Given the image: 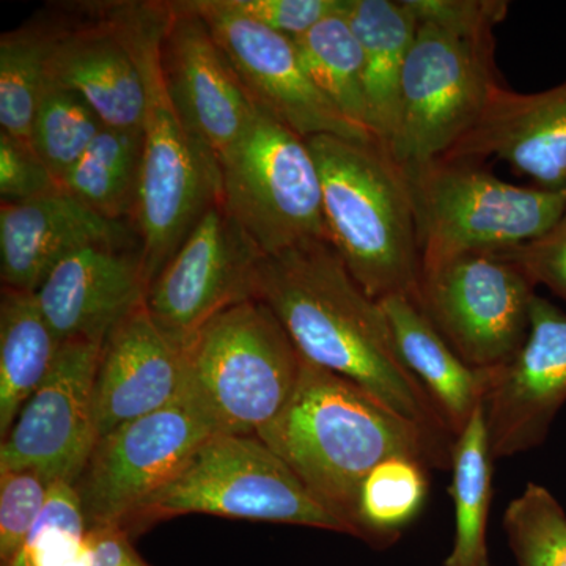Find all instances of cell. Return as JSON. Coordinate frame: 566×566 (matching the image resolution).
Listing matches in <instances>:
<instances>
[{
  "label": "cell",
  "instance_id": "cell-13",
  "mask_svg": "<svg viewBox=\"0 0 566 566\" xmlns=\"http://www.w3.org/2000/svg\"><path fill=\"white\" fill-rule=\"evenodd\" d=\"M210 29L227 62L255 106L304 139L335 136L374 142L346 120L305 73L296 44L227 9L222 0H188ZM376 142V140H375Z\"/></svg>",
  "mask_w": 566,
  "mask_h": 566
},
{
  "label": "cell",
  "instance_id": "cell-28",
  "mask_svg": "<svg viewBox=\"0 0 566 566\" xmlns=\"http://www.w3.org/2000/svg\"><path fill=\"white\" fill-rule=\"evenodd\" d=\"M345 9L318 22L312 31L294 40L305 73L342 115L368 129L364 85V57ZM371 134V133H370ZM374 137V136H371Z\"/></svg>",
  "mask_w": 566,
  "mask_h": 566
},
{
  "label": "cell",
  "instance_id": "cell-32",
  "mask_svg": "<svg viewBox=\"0 0 566 566\" xmlns=\"http://www.w3.org/2000/svg\"><path fill=\"white\" fill-rule=\"evenodd\" d=\"M504 528L517 566H566V512L545 486L528 483L510 502Z\"/></svg>",
  "mask_w": 566,
  "mask_h": 566
},
{
  "label": "cell",
  "instance_id": "cell-38",
  "mask_svg": "<svg viewBox=\"0 0 566 566\" xmlns=\"http://www.w3.org/2000/svg\"><path fill=\"white\" fill-rule=\"evenodd\" d=\"M562 230H566V214H565V218L562 219V222L558 223V226L556 227V230H554V232H562Z\"/></svg>",
  "mask_w": 566,
  "mask_h": 566
},
{
  "label": "cell",
  "instance_id": "cell-21",
  "mask_svg": "<svg viewBox=\"0 0 566 566\" xmlns=\"http://www.w3.org/2000/svg\"><path fill=\"white\" fill-rule=\"evenodd\" d=\"M132 233L137 234L126 222L111 221L63 191L28 202L2 203V286L36 293L71 253L92 244L132 241Z\"/></svg>",
  "mask_w": 566,
  "mask_h": 566
},
{
  "label": "cell",
  "instance_id": "cell-31",
  "mask_svg": "<svg viewBox=\"0 0 566 566\" xmlns=\"http://www.w3.org/2000/svg\"><path fill=\"white\" fill-rule=\"evenodd\" d=\"M0 566H88V524L74 485L51 483L39 523L20 551Z\"/></svg>",
  "mask_w": 566,
  "mask_h": 566
},
{
  "label": "cell",
  "instance_id": "cell-24",
  "mask_svg": "<svg viewBox=\"0 0 566 566\" xmlns=\"http://www.w3.org/2000/svg\"><path fill=\"white\" fill-rule=\"evenodd\" d=\"M62 342L35 293L2 286L0 294V436L9 433L29 398L50 376Z\"/></svg>",
  "mask_w": 566,
  "mask_h": 566
},
{
  "label": "cell",
  "instance_id": "cell-19",
  "mask_svg": "<svg viewBox=\"0 0 566 566\" xmlns=\"http://www.w3.org/2000/svg\"><path fill=\"white\" fill-rule=\"evenodd\" d=\"M181 387L182 348L144 303L111 331L102 346L93 386L98 439L172 405Z\"/></svg>",
  "mask_w": 566,
  "mask_h": 566
},
{
  "label": "cell",
  "instance_id": "cell-30",
  "mask_svg": "<svg viewBox=\"0 0 566 566\" xmlns=\"http://www.w3.org/2000/svg\"><path fill=\"white\" fill-rule=\"evenodd\" d=\"M104 126L80 93L44 81L33 118L31 145L61 185Z\"/></svg>",
  "mask_w": 566,
  "mask_h": 566
},
{
  "label": "cell",
  "instance_id": "cell-26",
  "mask_svg": "<svg viewBox=\"0 0 566 566\" xmlns=\"http://www.w3.org/2000/svg\"><path fill=\"white\" fill-rule=\"evenodd\" d=\"M493 461L480 406L453 444L450 495L455 505V539L444 566H491L488 520L493 501Z\"/></svg>",
  "mask_w": 566,
  "mask_h": 566
},
{
  "label": "cell",
  "instance_id": "cell-10",
  "mask_svg": "<svg viewBox=\"0 0 566 566\" xmlns=\"http://www.w3.org/2000/svg\"><path fill=\"white\" fill-rule=\"evenodd\" d=\"M535 289L497 253H469L422 271L417 304L465 364L495 370L526 342Z\"/></svg>",
  "mask_w": 566,
  "mask_h": 566
},
{
  "label": "cell",
  "instance_id": "cell-29",
  "mask_svg": "<svg viewBox=\"0 0 566 566\" xmlns=\"http://www.w3.org/2000/svg\"><path fill=\"white\" fill-rule=\"evenodd\" d=\"M48 48L44 18L0 36V132L28 145L46 77Z\"/></svg>",
  "mask_w": 566,
  "mask_h": 566
},
{
  "label": "cell",
  "instance_id": "cell-9",
  "mask_svg": "<svg viewBox=\"0 0 566 566\" xmlns=\"http://www.w3.org/2000/svg\"><path fill=\"white\" fill-rule=\"evenodd\" d=\"M221 203L263 255L327 240L322 178L307 139L255 106L222 156Z\"/></svg>",
  "mask_w": 566,
  "mask_h": 566
},
{
  "label": "cell",
  "instance_id": "cell-3",
  "mask_svg": "<svg viewBox=\"0 0 566 566\" xmlns=\"http://www.w3.org/2000/svg\"><path fill=\"white\" fill-rule=\"evenodd\" d=\"M417 32L401 77L387 151L403 169L444 158L471 132L501 87L494 28L505 0H409Z\"/></svg>",
  "mask_w": 566,
  "mask_h": 566
},
{
  "label": "cell",
  "instance_id": "cell-2",
  "mask_svg": "<svg viewBox=\"0 0 566 566\" xmlns=\"http://www.w3.org/2000/svg\"><path fill=\"white\" fill-rule=\"evenodd\" d=\"M316 501L354 536L365 476L394 457L450 469L452 452L348 379L303 359L292 397L260 431Z\"/></svg>",
  "mask_w": 566,
  "mask_h": 566
},
{
  "label": "cell",
  "instance_id": "cell-7",
  "mask_svg": "<svg viewBox=\"0 0 566 566\" xmlns=\"http://www.w3.org/2000/svg\"><path fill=\"white\" fill-rule=\"evenodd\" d=\"M479 163L436 159L405 169L415 200L422 271L469 253H497L556 230L566 189L516 186Z\"/></svg>",
  "mask_w": 566,
  "mask_h": 566
},
{
  "label": "cell",
  "instance_id": "cell-11",
  "mask_svg": "<svg viewBox=\"0 0 566 566\" xmlns=\"http://www.w3.org/2000/svg\"><path fill=\"white\" fill-rule=\"evenodd\" d=\"M214 431L178 398L98 439L76 488L88 528L125 527Z\"/></svg>",
  "mask_w": 566,
  "mask_h": 566
},
{
  "label": "cell",
  "instance_id": "cell-12",
  "mask_svg": "<svg viewBox=\"0 0 566 566\" xmlns=\"http://www.w3.org/2000/svg\"><path fill=\"white\" fill-rule=\"evenodd\" d=\"M263 252L226 211L212 203L148 286L147 307L177 345L212 316L253 297Z\"/></svg>",
  "mask_w": 566,
  "mask_h": 566
},
{
  "label": "cell",
  "instance_id": "cell-25",
  "mask_svg": "<svg viewBox=\"0 0 566 566\" xmlns=\"http://www.w3.org/2000/svg\"><path fill=\"white\" fill-rule=\"evenodd\" d=\"M142 156V128L104 126L76 166L62 178V191L111 221H133Z\"/></svg>",
  "mask_w": 566,
  "mask_h": 566
},
{
  "label": "cell",
  "instance_id": "cell-35",
  "mask_svg": "<svg viewBox=\"0 0 566 566\" xmlns=\"http://www.w3.org/2000/svg\"><path fill=\"white\" fill-rule=\"evenodd\" d=\"M62 191L54 175L32 145L0 132V199L2 203L28 202Z\"/></svg>",
  "mask_w": 566,
  "mask_h": 566
},
{
  "label": "cell",
  "instance_id": "cell-37",
  "mask_svg": "<svg viewBox=\"0 0 566 566\" xmlns=\"http://www.w3.org/2000/svg\"><path fill=\"white\" fill-rule=\"evenodd\" d=\"M88 566H151L133 546L120 526L88 528Z\"/></svg>",
  "mask_w": 566,
  "mask_h": 566
},
{
  "label": "cell",
  "instance_id": "cell-18",
  "mask_svg": "<svg viewBox=\"0 0 566 566\" xmlns=\"http://www.w3.org/2000/svg\"><path fill=\"white\" fill-rule=\"evenodd\" d=\"M142 245L132 241L87 245L63 259L35 296L62 342L104 344L111 331L147 301Z\"/></svg>",
  "mask_w": 566,
  "mask_h": 566
},
{
  "label": "cell",
  "instance_id": "cell-6",
  "mask_svg": "<svg viewBox=\"0 0 566 566\" xmlns=\"http://www.w3.org/2000/svg\"><path fill=\"white\" fill-rule=\"evenodd\" d=\"M181 348L180 398L214 434H259L292 397L303 364L277 316L259 300L212 316Z\"/></svg>",
  "mask_w": 566,
  "mask_h": 566
},
{
  "label": "cell",
  "instance_id": "cell-4",
  "mask_svg": "<svg viewBox=\"0 0 566 566\" xmlns=\"http://www.w3.org/2000/svg\"><path fill=\"white\" fill-rule=\"evenodd\" d=\"M145 87L144 156L134 230L148 286L212 203L221 202L218 159L197 139L167 88L161 40L169 2H109Z\"/></svg>",
  "mask_w": 566,
  "mask_h": 566
},
{
  "label": "cell",
  "instance_id": "cell-20",
  "mask_svg": "<svg viewBox=\"0 0 566 566\" xmlns=\"http://www.w3.org/2000/svg\"><path fill=\"white\" fill-rule=\"evenodd\" d=\"M509 164L535 186L566 189V81L536 93L495 88L486 109L444 158Z\"/></svg>",
  "mask_w": 566,
  "mask_h": 566
},
{
  "label": "cell",
  "instance_id": "cell-15",
  "mask_svg": "<svg viewBox=\"0 0 566 566\" xmlns=\"http://www.w3.org/2000/svg\"><path fill=\"white\" fill-rule=\"evenodd\" d=\"M566 403V314L536 294L520 352L491 370L483 415L494 460L542 446Z\"/></svg>",
  "mask_w": 566,
  "mask_h": 566
},
{
  "label": "cell",
  "instance_id": "cell-23",
  "mask_svg": "<svg viewBox=\"0 0 566 566\" xmlns=\"http://www.w3.org/2000/svg\"><path fill=\"white\" fill-rule=\"evenodd\" d=\"M346 18L363 51L368 129L387 150L397 126L401 77L419 20L409 0H349Z\"/></svg>",
  "mask_w": 566,
  "mask_h": 566
},
{
  "label": "cell",
  "instance_id": "cell-33",
  "mask_svg": "<svg viewBox=\"0 0 566 566\" xmlns=\"http://www.w3.org/2000/svg\"><path fill=\"white\" fill-rule=\"evenodd\" d=\"M50 491L51 483L33 469H0V565L24 545Z\"/></svg>",
  "mask_w": 566,
  "mask_h": 566
},
{
  "label": "cell",
  "instance_id": "cell-5",
  "mask_svg": "<svg viewBox=\"0 0 566 566\" xmlns=\"http://www.w3.org/2000/svg\"><path fill=\"white\" fill-rule=\"evenodd\" d=\"M322 178L327 240L371 300L419 301L415 200L403 167L378 142L307 139Z\"/></svg>",
  "mask_w": 566,
  "mask_h": 566
},
{
  "label": "cell",
  "instance_id": "cell-8",
  "mask_svg": "<svg viewBox=\"0 0 566 566\" xmlns=\"http://www.w3.org/2000/svg\"><path fill=\"white\" fill-rule=\"evenodd\" d=\"M185 515L292 524L346 534V527L303 485L259 436L216 434L123 527L144 534Z\"/></svg>",
  "mask_w": 566,
  "mask_h": 566
},
{
  "label": "cell",
  "instance_id": "cell-1",
  "mask_svg": "<svg viewBox=\"0 0 566 566\" xmlns=\"http://www.w3.org/2000/svg\"><path fill=\"white\" fill-rule=\"evenodd\" d=\"M253 297L277 316L303 359L374 395L453 452L457 438L401 359L385 308L357 285L329 241L263 255Z\"/></svg>",
  "mask_w": 566,
  "mask_h": 566
},
{
  "label": "cell",
  "instance_id": "cell-14",
  "mask_svg": "<svg viewBox=\"0 0 566 566\" xmlns=\"http://www.w3.org/2000/svg\"><path fill=\"white\" fill-rule=\"evenodd\" d=\"M103 344L63 342L50 376L0 444V469H33L76 485L98 442L93 386Z\"/></svg>",
  "mask_w": 566,
  "mask_h": 566
},
{
  "label": "cell",
  "instance_id": "cell-34",
  "mask_svg": "<svg viewBox=\"0 0 566 566\" xmlns=\"http://www.w3.org/2000/svg\"><path fill=\"white\" fill-rule=\"evenodd\" d=\"M227 9L270 31L297 40L331 14L345 9L346 0H222Z\"/></svg>",
  "mask_w": 566,
  "mask_h": 566
},
{
  "label": "cell",
  "instance_id": "cell-27",
  "mask_svg": "<svg viewBox=\"0 0 566 566\" xmlns=\"http://www.w3.org/2000/svg\"><path fill=\"white\" fill-rule=\"evenodd\" d=\"M430 469L411 457H394L376 465L357 493L354 538L376 549L394 545L422 512L430 488Z\"/></svg>",
  "mask_w": 566,
  "mask_h": 566
},
{
  "label": "cell",
  "instance_id": "cell-16",
  "mask_svg": "<svg viewBox=\"0 0 566 566\" xmlns=\"http://www.w3.org/2000/svg\"><path fill=\"white\" fill-rule=\"evenodd\" d=\"M71 9V18H44L50 33L44 81L80 93L106 126L142 128L144 80L109 2Z\"/></svg>",
  "mask_w": 566,
  "mask_h": 566
},
{
  "label": "cell",
  "instance_id": "cell-17",
  "mask_svg": "<svg viewBox=\"0 0 566 566\" xmlns=\"http://www.w3.org/2000/svg\"><path fill=\"white\" fill-rule=\"evenodd\" d=\"M161 59L175 107L221 163L248 129L255 104L188 0L169 2Z\"/></svg>",
  "mask_w": 566,
  "mask_h": 566
},
{
  "label": "cell",
  "instance_id": "cell-36",
  "mask_svg": "<svg viewBox=\"0 0 566 566\" xmlns=\"http://www.w3.org/2000/svg\"><path fill=\"white\" fill-rule=\"evenodd\" d=\"M497 255L515 263L536 286H546L566 303V230L551 232Z\"/></svg>",
  "mask_w": 566,
  "mask_h": 566
},
{
  "label": "cell",
  "instance_id": "cell-22",
  "mask_svg": "<svg viewBox=\"0 0 566 566\" xmlns=\"http://www.w3.org/2000/svg\"><path fill=\"white\" fill-rule=\"evenodd\" d=\"M379 303L406 367L457 438L483 406L491 370H476L465 364L411 297L392 296Z\"/></svg>",
  "mask_w": 566,
  "mask_h": 566
}]
</instances>
